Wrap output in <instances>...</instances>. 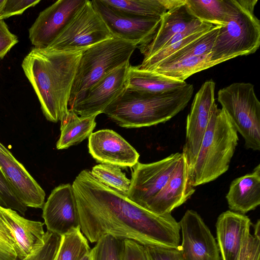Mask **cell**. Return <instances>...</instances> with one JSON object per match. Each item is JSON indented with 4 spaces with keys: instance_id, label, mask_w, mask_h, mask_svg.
Instances as JSON below:
<instances>
[{
    "instance_id": "6da1fadb",
    "label": "cell",
    "mask_w": 260,
    "mask_h": 260,
    "mask_svg": "<svg viewBox=\"0 0 260 260\" xmlns=\"http://www.w3.org/2000/svg\"><path fill=\"white\" fill-rule=\"evenodd\" d=\"M72 186L80 229L90 242L109 235L142 245L180 246V225L171 213L157 214L139 206L102 184L88 169L79 173Z\"/></svg>"
},
{
    "instance_id": "7a4b0ae2",
    "label": "cell",
    "mask_w": 260,
    "mask_h": 260,
    "mask_svg": "<svg viewBox=\"0 0 260 260\" xmlns=\"http://www.w3.org/2000/svg\"><path fill=\"white\" fill-rule=\"evenodd\" d=\"M84 50L57 51L34 47L22 68L38 98L46 118L60 121L68 112L77 68Z\"/></svg>"
},
{
    "instance_id": "3957f363",
    "label": "cell",
    "mask_w": 260,
    "mask_h": 260,
    "mask_svg": "<svg viewBox=\"0 0 260 260\" xmlns=\"http://www.w3.org/2000/svg\"><path fill=\"white\" fill-rule=\"evenodd\" d=\"M193 86H184L161 93L145 92L125 88L103 111L119 126H150L165 122L182 111L190 101Z\"/></svg>"
},
{
    "instance_id": "277c9868",
    "label": "cell",
    "mask_w": 260,
    "mask_h": 260,
    "mask_svg": "<svg viewBox=\"0 0 260 260\" xmlns=\"http://www.w3.org/2000/svg\"><path fill=\"white\" fill-rule=\"evenodd\" d=\"M238 140V132L230 118L216 106L197 156L189 169L193 187L214 181L228 170Z\"/></svg>"
},
{
    "instance_id": "5b68a950",
    "label": "cell",
    "mask_w": 260,
    "mask_h": 260,
    "mask_svg": "<svg viewBox=\"0 0 260 260\" xmlns=\"http://www.w3.org/2000/svg\"><path fill=\"white\" fill-rule=\"evenodd\" d=\"M138 46L136 43L112 37L83 51L71 90L70 108L104 76L128 62Z\"/></svg>"
},
{
    "instance_id": "8992f818",
    "label": "cell",
    "mask_w": 260,
    "mask_h": 260,
    "mask_svg": "<svg viewBox=\"0 0 260 260\" xmlns=\"http://www.w3.org/2000/svg\"><path fill=\"white\" fill-rule=\"evenodd\" d=\"M257 0H235L236 11L219 29L211 53L218 64L255 53L260 45V22L254 11Z\"/></svg>"
},
{
    "instance_id": "52a82bcc",
    "label": "cell",
    "mask_w": 260,
    "mask_h": 260,
    "mask_svg": "<svg viewBox=\"0 0 260 260\" xmlns=\"http://www.w3.org/2000/svg\"><path fill=\"white\" fill-rule=\"evenodd\" d=\"M217 100L237 132L244 140L246 149L260 150V102L254 85L237 82L220 89Z\"/></svg>"
},
{
    "instance_id": "ba28073f",
    "label": "cell",
    "mask_w": 260,
    "mask_h": 260,
    "mask_svg": "<svg viewBox=\"0 0 260 260\" xmlns=\"http://www.w3.org/2000/svg\"><path fill=\"white\" fill-rule=\"evenodd\" d=\"M112 37L91 2L86 0L61 32L45 49L57 51L85 50Z\"/></svg>"
},
{
    "instance_id": "9c48e42d",
    "label": "cell",
    "mask_w": 260,
    "mask_h": 260,
    "mask_svg": "<svg viewBox=\"0 0 260 260\" xmlns=\"http://www.w3.org/2000/svg\"><path fill=\"white\" fill-rule=\"evenodd\" d=\"M182 156L177 152L151 163L138 162L132 167L127 198L145 208L168 181Z\"/></svg>"
},
{
    "instance_id": "30bf717a",
    "label": "cell",
    "mask_w": 260,
    "mask_h": 260,
    "mask_svg": "<svg viewBox=\"0 0 260 260\" xmlns=\"http://www.w3.org/2000/svg\"><path fill=\"white\" fill-rule=\"evenodd\" d=\"M215 83L212 80L205 81L196 94L186 123L185 142L183 147L189 167L192 166L214 108Z\"/></svg>"
},
{
    "instance_id": "8fae6325",
    "label": "cell",
    "mask_w": 260,
    "mask_h": 260,
    "mask_svg": "<svg viewBox=\"0 0 260 260\" xmlns=\"http://www.w3.org/2000/svg\"><path fill=\"white\" fill-rule=\"evenodd\" d=\"M91 2L113 37L140 46L148 43L159 26L160 19L135 17L118 11L102 0Z\"/></svg>"
},
{
    "instance_id": "7c38bea8",
    "label": "cell",
    "mask_w": 260,
    "mask_h": 260,
    "mask_svg": "<svg viewBox=\"0 0 260 260\" xmlns=\"http://www.w3.org/2000/svg\"><path fill=\"white\" fill-rule=\"evenodd\" d=\"M86 0H59L41 11L28 30L34 47H47L61 32Z\"/></svg>"
},
{
    "instance_id": "4fadbf2b",
    "label": "cell",
    "mask_w": 260,
    "mask_h": 260,
    "mask_svg": "<svg viewBox=\"0 0 260 260\" xmlns=\"http://www.w3.org/2000/svg\"><path fill=\"white\" fill-rule=\"evenodd\" d=\"M182 235L180 247L184 260H220L214 237L201 216L187 210L179 222Z\"/></svg>"
},
{
    "instance_id": "5bb4252c",
    "label": "cell",
    "mask_w": 260,
    "mask_h": 260,
    "mask_svg": "<svg viewBox=\"0 0 260 260\" xmlns=\"http://www.w3.org/2000/svg\"><path fill=\"white\" fill-rule=\"evenodd\" d=\"M129 62L106 74L90 87L70 109L80 116L98 115L125 88Z\"/></svg>"
},
{
    "instance_id": "9a60e30c",
    "label": "cell",
    "mask_w": 260,
    "mask_h": 260,
    "mask_svg": "<svg viewBox=\"0 0 260 260\" xmlns=\"http://www.w3.org/2000/svg\"><path fill=\"white\" fill-rule=\"evenodd\" d=\"M42 209V217L49 232L61 236L80 227L72 184H61L54 188Z\"/></svg>"
},
{
    "instance_id": "2e32d148",
    "label": "cell",
    "mask_w": 260,
    "mask_h": 260,
    "mask_svg": "<svg viewBox=\"0 0 260 260\" xmlns=\"http://www.w3.org/2000/svg\"><path fill=\"white\" fill-rule=\"evenodd\" d=\"M0 170L17 198L27 207L42 208L45 192L11 152L0 142Z\"/></svg>"
},
{
    "instance_id": "e0dca14e",
    "label": "cell",
    "mask_w": 260,
    "mask_h": 260,
    "mask_svg": "<svg viewBox=\"0 0 260 260\" xmlns=\"http://www.w3.org/2000/svg\"><path fill=\"white\" fill-rule=\"evenodd\" d=\"M88 149L97 162L119 167H133L140 156L120 135L108 129L92 133L88 137Z\"/></svg>"
},
{
    "instance_id": "ac0fdd59",
    "label": "cell",
    "mask_w": 260,
    "mask_h": 260,
    "mask_svg": "<svg viewBox=\"0 0 260 260\" xmlns=\"http://www.w3.org/2000/svg\"><path fill=\"white\" fill-rule=\"evenodd\" d=\"M194 191L190 179L189 167L183 154L168 181L145 209L159 215L171 213L184 204Z\"/></svg>"
},
{
    "instance_id": "d6986e66",
    "label": "cell",
    "mask_w": 260,
    "mask_h": 260,
    "mask_svg": "<svg viewBox=\"0 0 260 260\" xmlns=\"http://www.w3.org/2000/svg\"><path fill=\"white\" fill-rule=\"evenodd\" d=\"M0 216L15 240L18 260L34 253L44 244V223L25 218L16 211L0 205Z\"/></svg>"
},
{
    "instance_id": "ffe728a7",
    "label": "cell",
    "mask_w": 260,
    "mask_h": 260,
    "mask_svg": "<svg viewBox=\"0 0 260 260\" xmlns=\"http://www.w3.org/2000/svg\"><path fill=\"white\" fill-rule=\"evenodd\" d=\"M251 223L248 216L228 210L218 216L216 223L217 246L222 260H238L242 239Z\"/></svg>"
},
{
    "instance_id": "44dd1931",
    "label": "cell",
    "mask_w": 260,
    "mask_h": 260,
    "mask_svg": "<svg viewBox=\"0 0 260 260\" xmlns=\"http://www.w3.org/2000/svg\"><path fill=\"white\" fill-rule=\"evenodd\" d=\"M184 4L185 2L165 13L151 39L146 44L138 46L144 58L159 51L176 34L202 22L189 12Z\"/></svg>"
},
{
    "instance_id": "7402d4cb",
    "label": "cell",
    "mask_w": 260,
    "mask_h": 260,
    "mask_svg": "<svg viewBox=\"0 0 260 260\" xmlns=\"http://www.w3.org/2000/svg\"><path fill=\"white\" fill-rule=\"evenodd\" d=\"M226 199L231 211L244 214L260 204V165L231 182Z\"/></svg>"
},
{
    "instance_id": "603a6c76",
    "label": "cell",
    "mask_w": 260,
    "mask_h": 260,
    "mask_svg": "<svg viewBox=\"0 0 260 260\" xmlns=\"http://www.w3.org/2000/svg\"><path fill=\"white\" fill-rule=\"evenodd\" d=\"M189 12L202 22L223 26L236 11L235 0H185Z\"/></svg>"
},
{
    "instance_id": "cb8c5ba5",
    "label": "cell",
    "mask_w": 260,
    "mask_h": 260,
    "mask_svg": "<svg viewBox=\"0 0 260 260\" xmlns=\"http://www.w3.org/2000/svg\"><path fill=\"white\" fill-rule=\"evenodd\" d=\"M153 71L129 66L125 80V88L149 93H161L180 88L186 84Z\"/></svg>"
},
{
    "instance_id": "d4e9b609",
    "label": "cell",
    "mask_w": 260,
    "mask_h": 260,
    "mask_svg": "<svg viewBox=\"0 0 260 260\" xmlns=\"http://www.w3.org/2000/svg\"><path fill=\"white\" fill-rule=\"evenodd\" d=\"M97 115L79 116L69 109L60 120V136L56 143L58 150L68 148L88 138L96 126Z\"/></svg>"
},
{
    "instance_id": "484cf974",
    "label": "cell",
    "mask_w": 260,
    "mask_h": 260,
    "mask_svg": "<svg viewBox=\"0 0 260 260\" xmlns=\"http://www.w3.org/2000/svg\"><path fill=\"white\" fill-rule=\"evenodd\" d=\"M102 1L114 9L131 16L159 19L168 11L185 2V0Z\"/></svg>"
},
{
    "instance_id": "4316f807",
    "label": "cell",
    "mask_w": 260,
    "mask_h": 260,
    "mask_svg": "<svg viewBox=\"0 0 260 260\" xmlns=\"http://www.w3.org/2000/svg\"><path fill=\"white\" fill-rule=\"evenodd\" d=\"M211 53L182 59L169 64H160L150 71L169 78L185 82L192 75L218 64L211 59Z\"/></svg>"
},
{
    "instance_id": "83f0119b",
    "label": "cell",
    "mask_w": 260,
    "mask_h": 260,
    "mask_svg": "<svg viewBox=\"0 0 260 260\" xmlns=\"http://www.w3.org/2000/svg\"><path fill=\"white\" fill-rule=\"evenodd\" d=\"M91 249L88 240L78 227L60 236L53 260H81Z\"/></svg>"
},
{
    "instance_id": "f1b7e54d",
    "label": "cell",
    "mask_w": 260,
    "mask_h": 260,
    "mask_svg": "<svg viewBox=\"0 0 260 260\" xmlns=\"http://www.w3.org/2000/svg\"><path fill=\"white\" fill-rule=\"evenodd\" d=\"M220 27L214 26L201 37L174 53L158 66L171 64L184 59L210 53Z\"/></svg>"
},
{
    "instance_id": "f546056e",
    "label": "cell",
    "mask_w": 260,
    "mask_h": 260,
    "mask_svg": "<svg viewBox=\"0 0 260 260\" xmlns=\"http://www.w3.org/2000/svg\"><path fill=\"white\" fill-rule=\"evenodd\" d=\"M91 174L102 184L127 194L131 184V179L118 166L107 164H100L92 167Z\"/></svg>"
},
{
    "instance_id": "4dcf8cb0",
    "label": "cell",
    "mask_w": 260,
    "mask_h": 260,
    "mask_svg": "<svg viewBox=\"0 0 260 260\" xmlns=\"http://www.w3.org/2000/svg\"><path fill=\"white\" fill-rule=\"evenodd\" d=\"M92 248L94 260H122L123 240L107 235Z\"/></svg>"
},
{
    "instance_id": "1f68e13d",
    "label": "cell",
    "mask_w": 260,
    "mask_h": 260,
    "mask_svg": "<svg viewBox=\"0 0 260 260\" xmlns=\"http://www.w3.org/2000/svg\"><path fill=\"white\" fill-rule=\"evenodd\" d=\"M0 205L12 209L24 215L27 207L16 196L0 170Z\"/></svg>"
},
{
    "instance_id": "d6a6232c",
    "label": "cell",
    "mask_w": 260,
    "mask_h": 260,
    "mask_svg": "<svg viewBox=\"0 0 260 260\" xmlns=\"http://www.w3.org/2000/svg\"><path fill=\"white\" fill-rule=\"evenodd\" d=\"M147 260H184L180 245L171 247L157 245H143Z\"/></svg>"
},
{
    "instance_id": "836d02e7",
    "label": "cell",
    "mask_w": 260,
    "mask_h": 260,
    "mask_svg": "<svg viewBox=\"0 0 260 260\" xmlns=\"http://www.w3.org/2000/svg\"><path fill=\"white\" fill-rule=\"evenodd\" d=\"M60 241V236L47 231L44 245L23 260H53Z\"/></svg>"
},
{
    "instance_id": "e575fe53",
    "label": "cell",
    "mask_w": 260,
    "mask_h": 260,
    "mask_svg": "<svg viewBox=\"0 0 260 260\" xmlns=\"http://www.w3.org/2000/svg\"><path fill=\"white\" fill-rule=\"evenodd\" d=\"M238 260H260V237L250 233V229L243 235Z\"/></svg>"
},
{
    "instance_id": "d590c367",
    "label": "cell",
    "mask_w": 260,
    "mask_h": 260,
    "mask_svg": "<svg viewBox=\"0 0 260 260\" xmlns=\"http://www.w3.org/2000/svg\"><path fill=\"white\" fill-rule=\"evenodd\" d=\"M40 0H6L0 20L22 14L27 9L36 5Z\"/></svg>"
},
{
    "instance_id": "8d00e7d4",
    "label": "cell",
    "mask_w": 260,
    "mask_h": 260,
    "mask_svg": "<svg viewBox=\"0 0 260 260\" xmlns=\"http://www.w3.org/2000/svg\"><path fill=\"white\" fill-rule=\"evenodd\" d=\"M18 42L17 37L9 30L4 20H0V58L4 57Z\"/></svg>"
},
{
    "instance_id": "74e56055",
    "label": "cell",
    "mask_w": 260,
    "mask_h": 260,
    "mask_svg": "<svg viewBox=\"0 0 260 260\" xmlns=\"http://www.w3.org/2000/svg\"><path fill=\"white\" fill-rule=\"evenodd\" d=\"M123 243L122 260H147L143 245L128 239Z\"/></svg>"
},
{
    "instance_id": "f35d334b",
    "label": "cell",
    "mask_w": 260,
    "mask_h": 260,
    "mask_svg": "<svg viewBox=\"0 0 260 260\" xmlns=\"http://www.w3.org/2000/svg\"><path fill=\"white\" fill-rule=\"evenodd\" d=\"M0 248L17 258L14 239L1 216Z\"/></svg>"
},
{
    "instance_id": "ab89813d",
    "label": "cell",
    "mask_w": 260,
    "mask_h": 260,
    "mask_svg": "<svg viewBox=\"0 0 260 260\" xmlns=\"http://www.w3.org/2000/svg\"><path fill=\"white\" fill-rule=\"evenodd\" d=\"M254 232L253 235L260 237V221L258 220L254 225Z\"/></svg>"
},
{
    "instance_id": "60d3db41",
    "label": "cell",
    "mask_w": 260,
    "mask_h": 260,
    "mask_svg": "<svg viewBox=\"0 0 260 260\" xmlns=\"http://www.w3.org/2000/svg\"><path fill=\"white\" fill-rule=\"evenodd\" d=\"M81 260H94V255L92 249H91L90 252L84 256Z\"/></svg>"
},
{
    "instance_id": "b9f144b4",
    "label": "cell",
    "mask_w": 260,
    "mask_h": 260,
    "mask_svg": "<svg viewBox=\"0 0 260 260\" xmlns=\"http://www.w3.org/2000/svg\"><path fill=\"white\" fill-rule=\"evenodd\" d=\"M5 2H6V0H0V15L2 11L3 8L4 7L5 3Z\"/></svg>"
}]
</instances>
